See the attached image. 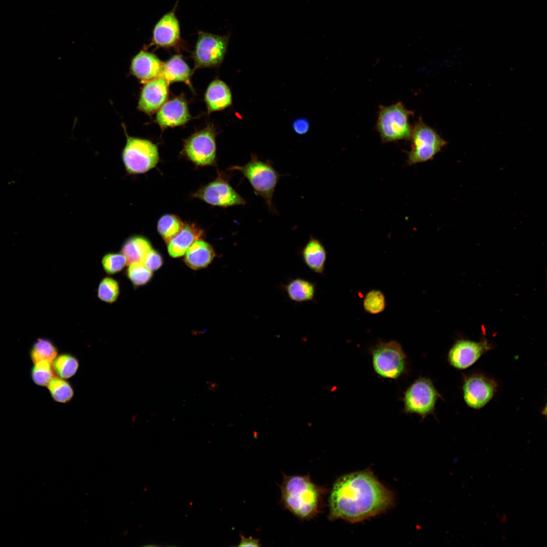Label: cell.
<instances>
[{
  "mask_svg": "<svg viewBox=\"0 0 547 547\" xmlns=\"http://www.w3.org/2000/svg\"><path fill=\"white\" fill-rule=\"evenodd\" d=\"M393 495L369 471L355 472L338 478L329 499L330 519L356 523L386 511Z\"/></svg>",
  "mask_w": 547,
  "mask_h": 547,
  "instance_id": "6da1fadb",
  "label": "cell"
},
{
  "mask_svg": "<svg viewBox=\"0 0 547 547\" xmlns=\"http://www.w3.org/2000/svg\"><path fill=\"white\" fill-rule=\"evenodd\" d=\"M280 489L284 506L296 517L308 520L320 513L324 490L312 482L309 475H284Z\"/></svg>",
  "mask_w": 547,
  "mask_h": 547,
  "instance_id": "7a4b0ae2",
  "label": "cell"
},
{
  "mask_svg": "<svg viewBox=\"0 0 547 547\" xmlns=\"http://www.w3.org/2000/svg\"><path fill=\"white\" fill-rule=\"evenodd\" d=\"M232 170L239 171L248 180L254 193L265 201L268 210L277 213L273 204V196L277 184L282 176L274 168L272 163L263 161L256 154H252L250 160L243 166H234Z\"/></svg>",
  "mask_w": 547,
  "mask_h": 547,
  "instance_id": "3957f363",
  "label": "cell"
},
{
  "mask_svg": "<svg viewBox=\"0 0 547 547\" xmlns=\"http://www.w3.org/2000/svg\"><path fill=\"white\" fill-rule=\"evenodd\" d=\"M378 113L376 129L382 143L410 140L412 127L409 119L414 113L402 102L388 106L381 105Z\"/></svg>",
  "mask_w": 547,
  "mask_h": 547,
  "instance_id": "277c9868",
  "label": "cell"
},
{
  "mask_svg": "<svg viewBox=\"0 0 547 547\" xmlns=\"http://www.w3.org/2000/svg\"><path fill=\"white\" fill-rule=\"evenodd\" d=\"M411 150L407 153L409 166L432 160L447 144V142L435 130L419 118L413 127L411 134Z\"/></svg>",
  "mask_w": 547,
  "mask_h": 547,
  "instance_id": "5b68a950",
  "label": "cell"
},
{
  "mask_svg": "<svg viewBox=\"0 0 547 547\" xmlns=\"http://www.w3.org/2000/svg\"><path fill=\"white\" fill-rule=\"evenodd\" d=\"M122 159L128 174L145 173L154 168L159 162L158 147L149 140L127 137Z\"/></svg>",
  "mask_w": 547,
  "mask_h": 547,
  "instance_id": "8992f818",
  "label": "cell"
},
{
  "mask_svg": "<svg viewBox=\"0 0 547 547\" xmlns=\"http://www.w3.org/2000/svg\"><path fill=\"white\" fill-rule=\"evenodd\" d=\"M371 354L374 370L380 376L397 379L405 372L407 357L397 341L379 342L372 349Z\"/></svg>",
  "mask_w": 547,
  "mask_h": 547,
  "instance_id": "52a82bcc",
  "label": "cell"
},
{
  "mask_svg": "<svg viewBox=\"0 0 547 547\" xmlns=\"http://www.w3.org/2000/svg\"><path fill=\"white\" fill-rule=\"evenodd\" d=\"M439 397L432 380L428 378L419 377L404 393V411L407 413L417 414L424 418L433 413Z\"/></svg>",
  "mask_w": 547,
  "mask_h": 547,
  "instance_id": "ba28073f",
  "label": "cell"
},
{
  "mask_svg": "<svg viewBox=\"0 0 547 547\" xmlns=\"http://www.w3.org/2000/svg\"><path fill=\"white\" fill-rule=\"evenodd\" d=\"M215 136L211 126L194 133L184 141L183 154L197 166L213 165L216 160Z\"/></svg>",
  "mask_w": 547,
  "mask_h": 547,
  "instance_id": "9c48e42d",
  "label": "cell"
},
{
  "mask_svg": "<svg viewBox=\"0 0 547 547\" xmlns=\"http://www.w3.org/2000/svg\"><path fill=\"white\" fill-rule=\"evenodd\" d=\"M228 43L226 35L200 31L193 53L196 68L220 64L225 55Z\"/></svg>",
  "mask_w": 547,
  "mask_h": 547,
  "instance_id": "30bf717a",
  "label": "cell"
},
{
  "mask_svg": "<svg viewBox=\"0 0 547 547\" xmlns=\"http://www.w3.org/2000/svg\"><path fill=\"white\" fill-rule=\"evenodd\" d=\"M210 205L227 207L244 205L246 201L230 185L226 180L218 176L192 194Z\"/></svg>",
  "mask_w": 547,
  "mask_h": 547,
  "instance_id": "8fae6325",
  "label": "cell"
},
{
  "mask_svg": "<svg viewBox=\"0 0 547 547\" xmlns=\"http://www.w3.org/2000/svg\"><path fill=\"white\" fill-rule=\"evenodd\" d=\"M497 384L482 375L475 374L467 377L463 386L464 400L469 407L479 409L492 398Z\"/></svg>",
  "mask_w": 547,
  "mask_h": 547,
  "instance_id": "7c38bea8",
  "label": "cell"
},
{
  "mask_svg": "<svg viewBox=\"0 0 547 547\" xmlns=\"http://www.w3.org/2000/svg\"><path fill=\"white\" fill-rule=\"evenodd\" d=\"M490 349L486 341L476 342L457 340L450 349L448 360L453 367L463 369L474 364L482 355Z\"/></svg>",
  "mask_w": 547,
  "mask_h": 547,
  "instance_id": "4fadbf2b",
  "label": "cell"
},
{
  "mask_svg": "<svg viewBox=\"0 0 547 547\" xmlns=\"http://www.w3.org/2000/svg\"><path fill=\"white\" fill-rule=\"evenodd\" d=\"M180 40V27L174 9L164 15L155 24L151 44L158 47L170 48Z\"/></svg>",
  "mask_w": 547,
  "mask_h": 547,
  "instance_id": "5bb4252c",
  "label": "cell"
},
{
  "mask_svg": "<svg viewBox=\"0 0 547 547\" xmlns=\"http://www.w3.org/2000/svg\"><path fill=\"white\" fill-rule=\"evenodd\" d=\"M169 84L161 77L145 83L140 95L138 109L149 114L159 109L168 97Z\"/></svg>",
  "mask_w": 547,
  "mask_h": 547,
  "instance_id": "9a60e30c",
  "label": "cell"
},
{
  "mask_svg": "<svg viewBox=\"0 0 547 547\" xmlns=\"http://www.w3.org/2000/svg\"><path fill=\"white\" fill-rule=\"evenodd\" d=\"M190 118L185 101L176 97L163 104L157 114L156 121L162 128H166L183 125Z\"/></svg>",
  "mask_w": 547,
  "mask_h": 547,
  "instance_id": "2e32d148",
  "label": "cell"
},
{
  "mask_svg": "<svg viewBox=\"0 0 547 547\" xmlns=\"http://www.w3.org/2000/svg\"><path fill=\"white\" fill-rule=\"evenodd\" d=\"M164 63L154 54L142 50L132 59L131 70L143 83L161 77Z\"/></svg>",
  "mask_w": 547,
  "mask_h": 547,
  "instance_id": "e0dca14e",
  "label": "cell"
},
{
  "mask_svg": "<svg viewBox=\"0 0 547 547\" xmlns=\"http://www.w3.org/2000/svg\"><path fill=\"white\" fill-rule=\"evenodd\" d=\"M204 235L203 229L196 224L184 223L181 229L167 243L169 254L173 258L183 256L192 243Z\"/></svg>",
  "mask_w": 547,
  "mask_h": 547,
  "instance_id": "ac0fdd59",
  "label": "cell"
},
{
  "mask_svg": "<svg viewBox=\"0 0 547 547\" xmlns=\"http://www.w3.org/2000/svg\"><path fill=\"white\" fill-rule=\"evenodd\" d=\"M300 254L304 263L310 270L318 274L324 273L327 252L320 240L310 236L300 250Z\"/></svg>",
  "mask_w": 547,
  "mask_h": 547,
  "instance_id": "d6986e66",
  "label": "cell"
},
{
  "mask_svg": "<svg viewBox=\"0 0 547 547\" xmlns=\"http://www.w3.org/2000/svg\"><path fill=\"white\" fill-rule=\"evenodd\" d=\"M209 111L223 109L232 103L231 93L229 88L223 82L215 80L207 88L205 96Z\"/></svg>",
  "mask_w": 547,
  "mask_h": 547,
  "instance_id": "ffe728a7",
  "label": "cell"
},
{
  "mask_svg": "<svg viewBox=\"0 0 547 547\" xmlns=\"http://www.w3.org/2000/svg\"><path fill=\"white\" fill-rule=\"evenodd\" d=\"M215 256L212 246L199 239L193 242L187 250L184 261L190 268L197 270L207 267Z\"/></svg>",
  "mask_w": 547,
  "mask_h": 547,
  "instance_id": "44dd1931",
  "label": "cell"
},
{
  "mask_svg": "<svg viewBox=\"0 0 547 547\" xmlns=\"http://www.w3.org/2000/svg\"><path fill=\"white\" fill-rule=\"evenodd\" d=\"M152 249L150 241L140 235L129 237L123 242L121 253L126 257L127 264L143 262L148 253Z\"/></svg>",
  "mask_w": 547,
  "mask_h": 547,
  "instance_id": "7402d4cb",
  "label": "cell"
},
{
  "mask_svg": "<svg viewBox=\"0 0 547 547\" xmlns=\"http://www.w3.org/2000/svg\"><path fill=\"white\" fill-rule=\"evenodd\" d=\"M288 298L297 303L312 301L315 299L316 285L307 280L296 278L283 286Z\"/></svg>",
  "mask_w": 547,
  "mask_h": 547,
  "instance_id": "603a6c76",
  "label": "cell"
},
{
  "mask_svg": "<svg viewBox=\"0 0 547 547\" xmlns=\"http://www.w3.org/2000/svg\"><path fill=\"white\" fill-rule=\"evenodd\" d=\"M190 75L188 65L180 55H176L164 63L160 77L168 84L182 82L189 86Z\"/></svg>",
  "mask_w": 547,
  "mask_h": 547,
  "instance_id": "cb8c5ba5",
  "label": "cell"
},
{
  "mask_svg": "<svg viewBox=\"0 0 547 547\" xmlns=\"http://www.w3.org/2000/svg\"><path fill=\"white\" fill-rule=\"evenodd\" d=\"M58 350L52 341L45 338H38L33 344L30 356L33 364L47 361L53 363L58 356Z\"/></svg>",
  "mask_w": 547,
  "mask_h": 547,
  "instance_id": "d4e9b609",
  "label": "cell"
},
{
  "mask_svg": "<svg viewBox=\"0 0 547 547\" xmlns=\"http://www.w3.org/2000/svg\"><path fill=\"white\" fill-rule=\"evenodd\" d=\"M52 365L54 371L59 377L68 379L76 373L79 363L73 356L63 354L57 356L53 362Z\"/></svg>",
  "mask_w": 547,
  "mask_h": 547,
  "instance_id": "484cf974",
  "label": "cell"
},
{
  "mask_svg": "<svg viewBox=\"0 0 547 547\" xmlns=\"http://www.w3.org/2000/svg\"><path fill=\"white\" fill-rule=\"evenodd\" d=\"M184 223L178 216L173 214H165L158 222V231L167 243L181 229Z\"/></svg>",
  "mask_w": 547,
  "mask_h": 547,
  "instance_id": "4316f807",
  "label": "cell"
},
{
  "mask_svg": "<svg viewBox=\"0 0 547 547\" xmlns=\"http://www.w3.org/2000/svg\"><path fill=\"white\" fill-rule=\"evenodd\" d=\"M49 391L54 401L66 403L70 401L74 394L70 384L64 379L53 377L47 385Z\"/></svg>",
  "mask_w": 547,
  "mask_h": 547,
  "instance_id": "83f0119b",
  "label": "cell"
},
{
  "mask_svg": "<svg viewBox=\"0 0 547 547\" xmlns=\"http://www.w3.org/2000/svg\"><path fill=\"white\" fill-rule=\"evenodd\" d=\"M120 287L118 282L110 277L103 278L99 284L97 296L101 301L109 304L115 302L120 295Z\"/></svg>",
  "mask_w": 547,
  "mask_h": 547,
  "instance_id": "f1b7e54d",
  "label": "cell"
},
{
  "mask_svg": "<svg viewBox=\"0 0 547 547\" xmlns=\"http://www.w3.org/2000/svg\"><path fill=\"white\" fill-rule=\"evenodd\" d=\"M126 276L134 287L146 285L151 279L152 271L148 269L142 262H134L128 264Z\"/></svg>",
  "mask_w": 547,
  "mask_h": 547,
  "instance_id": "f546056e",
  "label": "cell"
},
{
  "mask_svg": "<svg viewBox=\"0 0 547 547\" xmlns=\"http://www.w3.org/2000/svg\"><path fill=\"white\" fill-rule=\"evenodd\" d=\"M52 363L47 361H41L34 364L31 369V377L36 385L47 386L54 377Z\"/></svg>",
  "mask_w": 547,
  "mask_h": 547,
  "instance_id": "4dcf8cb0",
  "label": "cell"
},
{
  "mask_svg": "<svg viewBox=\"0 0 547 547\" xmlns=\"http://www.w3.org/2000/svg\"><path fill=\"white\" fill-rule=\"evenodd\" d=\"M365 310L372 315L382 312L386 307V301L383 293L378 290H372L365 295L363 300Z\"/></svg>",
  "mask_w": 547,
  "mask_h": 547,
  "instance_id": "1f68e13d",
  "label": "cell"
},
{
  "mask_svg": "<svg viewBox=\"0 0 547 547\" xmlns=\"http://www.w3.org/2000/svg\"><path fill=\"white\" fill-rule=\"evenodd\" d=\"M101 264L105 272L112 275L122 271L127 264V261L121 252L108 253L102 257Z\"/></svg>",
  "mask_w": 547,
  "mask_h": 547,
  "instance_id": "d6a6232c",
  "label": "cell"
},
{
  "mask_svg": "<svg viewBox=\"0 0 547 547\" xmlns=\"http://www.w3.org/2000/svg\"><path fill=\"white\" fill-rule=\"evenodd\" d=\"M142 263L148 269L153 271L158 270L162 266L163 259L158 251L152 249L146 255Z\"/></svg>",
  "mask_w": 547,
  "mask_h": 547,
  "instance_id": "836d02e7",
  "label": "cell"
},
{
  "mask_svg": "<svg viewBox=\"0 0 547 547\" xmlns=\"http://www.w3.org/2000/svg\"><path fill=\"white\" fill-rule=\"evenodd\" d=\"M310 127L309 121L305 118H298L292 123V128L295 133L299 135L306 134Z\"/></svg>",
  "mask_w": 547,
  "mask_h": 547,
  "instance_id": "e575fe53",
  "label": "cell"
},
{
  "mask_svg": "<svg viewBox=\"0 0 547 547\" xmlns=\"http://www.w3.org/2000/svg\"><path fill=\"white\" fill-rule=\"evenodd\" d=\"M260 545L259 539L252 537L246 538L243 535H241V541L238 545L239 546H259Z\"/></svg>",
  "mask_w": 547,
  "mask_h": 547,
  "instance_id": "d590c367",
  "label": "cell"
},
{
  "mask_svg": "<svg viewBox=\"0 0 547 547\" xmlns=\"http://www.w3.org/2000/svg\"><path fill=\"white\" fill-rule=\"evenodd\" d=\"M216 386H217V384H216L215 382H210V387H209V388L211 390H212V389H213L214 390H215V389H216Z\"/></svg>",
  "mask_w": 547,
  "mask_h": 547,
  "instance_id": "8d00e7d4",
  "label": "cell"
}]
</instances>
